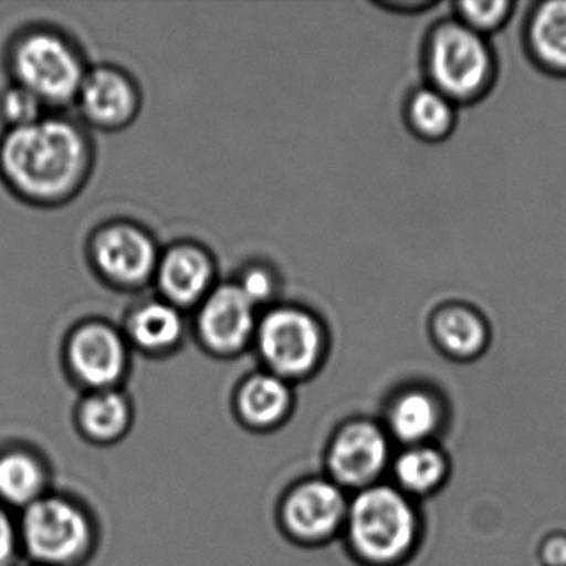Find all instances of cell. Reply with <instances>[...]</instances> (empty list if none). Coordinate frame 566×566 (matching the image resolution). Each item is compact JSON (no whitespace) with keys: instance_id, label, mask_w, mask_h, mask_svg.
I'll return each instance as SVG.
<instances>
[{"instance_id":"obj_1","label":"cell","mask_w":566,"mask_h":566,"mask_svg":"<svg viewBox=\"0 0 566 566\" xmlns=\"http://www.w3.org/2000/svg\"><path fill=\"white\" fill-rule=\"evenodd\" d=\"M92 147L64 118L11 128L0 140V175L19 197L38 205L71 200L87 181Z\"/></svg>"},{"instance_id":"obj_2","label":"cell","mask_w":566,"mask_h":566,"mask_svg":"<svg viewBox=\"0 0 566 566\" xmlns=\"http://www.w3.org/2000/svg\"><path fill=\"white\" fill-rule=\"evenodd\" d=\"M15 84L34 94L45 107L77 101L87 69L74 42L52 29H34L14 42L9 55Z\"/></svg>"},{"instance_id":"obj_3","label":"cell","mask_w":566,"mask_h":566,"mask_svg":"<svg viewBox=\"0 0 566 566\" xmlns=\"http://www.w3.org/2000/svg\"><path fill=\"white\" fill-rule=\"evenodd\" d=\"M412 509L397 490L373 486L354 500L349 510V535L360 555L389 562L402 555L413 539Z\"/></svg>"},{"instance_id":"obj_4","label":"cell","mask_w":566,"mask_h":566,"mask_svg":"<svg viewBox=\"0 0 566 566\" xmlns=\"http://www.w3.org/2000/svg\"><path fill=\"white\" fill-rule=\"evenodd\" d=\"M429 71L437 92L450 101H469L485 91L492 55L482 35L463 24H446L430 42Z\"/></svg>"},{"instance_id":"obj_5","label":"cell","mask_w":566,"mask_h":566,"mask_svg":"<svg viewBox=\"0 0 566 566\" xmlns=\"http://www.w3.org/2000/svg\"><path fill=\"white\" fill-rule=\"evenodd\" d=\"M258 349L273 374L296 377L310 373L323 353L319 321L303 307L268 311L256 327Z\"/></svg>"},{"instance_id":"obj_6","label":"cell","mask_w":566,"mask_h":566,"mask_svg":"<svg viewBox=\"0 0 566 566\" xmlns=\"http://www.w3.org/2000/svg\"><path fill=\"white\" fill-rule=\"evenodd\" d=\"M92 260L115 286L140 287L155 277L160 253L154 238L134 223H112L92 240Z\"/></svg>"},{"instance_id":"obj_7","label":"cell","mask_w":566,"mask_h":566,"mask_svg":"<svg viewBox=\"0 0 566 566\" xmlns=\"http://www.w3.org/2000/svg\"><path fill=\"white\" fill-rule=\"evenodd\" d=\"M22 538L32 556L42 562L74 558L88 538L84 515L59 499L35 500L25 509Z\"/></svg>"},{"instance_id":"obj_8","label":"cell","mask_w":566,"mask_h":566,"mask_svg":"<svg viewBox=\"0 0 566 566\" xmlns=\"http://www.w3.org/2000/svg\"><path fill=\"white\" fill-rule=\"evenodd\" d=\"M197 327L208 349L218 354L238 353L256 334V306L237 283L221 284L201 301Z\"/></svg>"},{"instance_id":"obj_9","label":"cell","mask_w":566,"mask_h":566,"mask_svg":"<svg viewBox=\"0 0 566 566\" xmlns=\"http://www.w3.org/2000/svg\"><path fill=\"white\" fill-rule=\"evenodd\" d=\"M69 363L78 379L88 386L107 387L127 369L128 353L124 336L105 323L82 324L69 340Z\"/></svg>"},{"instance_id":"obj_10","label":"cell","mask_w":566,"mask_h":566,"mask_svg":"<svg viewBox=\"0 0 566 566\" xmlns=\"http://www.w3.org/2000/svg\"><path fill=\"white\" fill-rule=\"evenodd\" d=\"M85 120L101 128H122L140 107L137 85L124 72L98 67L87 72L77 101Z\"/></svg>"},{"instance_id":"obj_11","label":"cell","mask_w":566,"mask_h":566,"mask_svg":"<svg viewBox=\"0 0 566 566\" xmlns=\"http://www.w3.org/2000/svg\"><path fill=\"white\" fill-rule=\"evenodd\" d=\"M214 264L198 244L181 243L161 254L154 280L167 303L188 307L201 303L213 290Z\"/></svg>"},{"instance_id":"obj_12","label":"cell","mask_w":566,"mask_h":566,"mask_svg":"<svg viewBox=\"0 0 566 566\" xmlns=\"http://www.w3.org/2000/svg\"><path fill=\"white\" fill-rule=\"evenodd\" d=\"M387 452L384 433L373 423L357 422L347 426L334 440L329 467L339 482L360 485L382 470Z\"/></svg>"},{"instance_id":"obj_13","label":"cell","mask_w":566,"mask_h":566,"mask_svg":"<svg viewBox=\"0 0 566 566\" xmlns=\"http://www.w3.org/2000/svg\"><path fill=\"white\" fill-rule=\"evenodd\" d=\"M343 493L323 480L307 482L291 493L286 503V522L293 532L306 538H319L339 525L346 510Z\"/></svg>"},{"instance_id":"obj_14","label":"cell","mask_w":566,"mask_h":566,"mask_svg":"<svg viewBox=\"0 0 566 566\" xmlns=\"http://www.w3.org/2000/svg\"><path fill=\"white\" fill-rule=\"evenodd\" d=\"M128 336L150 353L170 349L184 337L185 323L180 310L167 301L140 304L128 317Z\"/></svg>"},{"instance_id":"obj_15","label":"cell","mask_w":566,"mask_h":566,"mask_svg":"<svg viewBox=\"0 0 566 566\" xmlns=\"http://www.w3.org/2000/svg\"><path fill=\"white\" fill-rule=\"evenodd\" d=\"M530 41L543 65L566 72V0L539 6L532 19Z\"/></svg>"},{"instance_id":"obj_16","label":"cell","mask_w":566,"mask_h":566,"mask_svg":"<svg viewBox=\"0 0 566 566\" xmlns=\"http://www.w3.org/2000/svg\"><path fill=\"white\" fill-rule=\"evenodd\" d=\"M290 406V389L276 374H258L241 389L240 407L251 423L270 426L276 422Z\"/></svg>"},{"instance_id":"obj_17","label":"cell","mask_w":566,"mask_h":566,"mask_svg":"<svg viewBox=\"0 0 566 566\" xmlns=\"http://www.w3.org/2000/svg\"><path fill=\"white\" fill-rule=\"evenodd\" d=\"M439 343L457 357H472L485 346L486 327L469 307L452 306L436 319Z\"/></svg>"},{"instance_id":"obj_18","label":"cell","mask_w":566,"mask_h":566,"mask_svg":"<svg viewBox=\"0 0 566 566\" xmlns=\"http://www.w3.org/2000/svg\"><path fill=\"white\" fill-rule=\"evenodd\" d=\"M44 472L34 457L9 452L0 457V499L12 505L29 506L38 499Z\"/></svg>"},{"instance_id":"obj_19","label":"cell","mask_w":566,"mask_h":566,"mask_svg":"<svg viewBox=\"0 0 566 566\" xmlns=\"http://www.w3.org/2000/svg\"><path fill=\"white\" fill-rule=\"evenodd\" d=\"M389 419L390 429L400 440L417 442L432 433L439 413H437L432 397L420 392V390H410L396 400Z\"/></svg>"},{"instance_id":"obj_20","label":"cell","mask_w":566,"mask_h":566,"mask_svg":"<svg viewBox=\"0 0 566 566\" xmlns=\"http://www.w3.org/2000/svg\"><path fill=\"white\" fill-rule=\"evenodd\" d=\"M409 120L423 138L440 140L452 132L455 112L450 98L440 92L420 91L410 101Z\"/></svg>"},{"instance_id":"obj_21","label":"cell","mask_w":566,"mask_h":566,"mask_svg":"<svg viewBox=\"0 0 566 566\" xmlns=\"http://www.w3.org/2000/svg\"><path fill=\"white\" fill-rule=\"evenodd\" d=\"M446 475V462L437 450L416 447L407 450L396 462V476L403 489L427 493L436 489Z\"/></svg>"},{"instance_id":"obj_22","label":"cell","mask_w":566,"mask_h":566,"mask_svg":"<svg viewBox=\"0 0 566 566\" xmlns=\"http://www.w3.org/2000/svg\"><path fill=\"white\" fill-rule=\"evenodd\" d=\"M128 407L120 394L105 390L95 394L82 409L85 430L95 439H114L127 426Z\"/></svg>"},{"instance_id":"obj_23","label":"cell","mask_w":566,"mask_h":566,"mask_svg":"<svg viewBox=\"0 0 566 566\" xmlns=\"http://www.w3.org/2000/svg\"><path fill=\"white\" fill-rule=\"evenodd\" d=\"M45 105L31 92L14 84L0 95V117L11 128L28 127L44 118Z\"/></svg>"},{"instance_id":"obj_24","label":"cell","mask_w":566,"mask_h":566,"mask_svg":"<svg viewBox=\"0 0 566 566\" xmlns=\"http://www.w3.org/2000/svg\"><path fill=\"white\" fill-rule=\"evenodd\" d=\"M512 6L509 2H462L459 4L462 24L470 31L482 35L483 32H492L502 28L509 18Z\"/></svg>"},{"instance_id":"obj_25","label":"cell","mask_w":566,"mask_h":566,"mask_svg":"<svg viewBox=\"0 0 566 566\" xmlns=\"http://www.w3.org/2000/svg\"><path fill=\"white\" fill-rule=\"evenodd\" d=\"M237 286L256 307L270 301L276 293V280L266 268H248Z\"/></svg>"},{"instance_id":"obj_26","label":"cell","mask_w":566,"mask_h":566,"mask_svg":"<svg viewBox=\"0 0 566 566\" xmlns=\"http://www.w3.org/2000/svg\"><path fill=\"white\" fill-rule=\"evenodd\" d=\"M15 546V532L11 518L6 510L0 506V566L11 559Z\"/></svg>"},{"instance_id":"obj_27","label":"cell","mask_w":566,"mask_h":566,"mask_svg":"<svg viewBox=\"0 0 566 566\" xmlns=\"http://www.w3.org/2000/svg\"><path fill=\"white\" fill-rule=\"evenodd\" d=\"M543 559L548 566H566V539L555 538L546 543Z\"/></svg>"}]
</instances>
